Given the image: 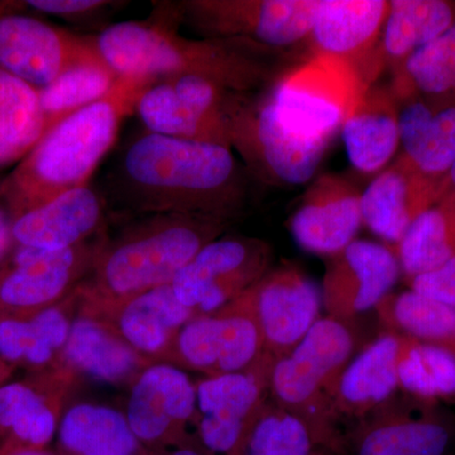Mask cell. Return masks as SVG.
Wrapping results in <instances>:
<instances>
[{"mask_svg": "<svg viewBox=\"0 0 455 455\" xmlns=\"http://www.w3.org/2000/svg\"><path fill=\"white\" fill-rule=\"evenodd\" d=\"M350 164L364 173L383 169L400 146L398 103L387 86L371 84L343 127Z\"/></svg>", "mask_w": 455, "mask_h": 455, "instance_id": "cell-26", "label": "cell"}, {"mask_svg": "<svg viewBox=\"0 0 455 455\" xmlns=\"http://www.w3.org/2000/svg\"><path fill=\"white\" fill-rule=\"evenodd\" d=\"M104 217L106 204L95 188L89 184L73 188L14 218V245L50 252L70 250L99 235Z\"/></svg>", "mask_w": 455, "mask_h": 455, "instance_id": "cell-18", "label": "cell"}, {"mask_svg": "<svg viewBox=\"0 0 455 455\" xmlns=\"http://www.w3.org/2000/svg\"><path fill=\"white\" fill-rule=\"evenodd\" d=\"M449 181H451V188H455V163L451 167V173H449Z\"/></svg>", "mask_w": 455, "mask_h": 455, "instance_id": "cell-45", "label": "cell"}, {"mask_svg": "<svg viewBox=\"0 0 455 455\" xmlns=\"http://www.w3.org/2000/svg\"><path fill=\"white\" fill-rule=\"evenodd\" d=\"M262 350L256 320L235 300L212 315L193 317L180 331L166 362L212 377L251 371Z\"/></svg>", "mask_w": 455, "mask_h": 455, "instance_id": "cell-11", "label": "cell"}, {"mask_svg": "<svg viewBox=\"0 0 455 455\" xmlns=\"http://www.w3.org/2000/svg\"><path fill=\"white\" fill-rule=\"evenodd\" d=\"M44 134L40 90L0 68V136L25 157Z\"/></svg>", "mask_w": 455, "mask_h": 455, "instance_id": "cell-35", "label": "cell"}, {"mask_svg": "<svg viewBox=\"0 0 455 455\" xmlns=\"http://www.w3.org/2000/svg\"><path fill=\"white\" fill-rule=\"evenodd\" d=\"M455 257V188L424 212L398 243L397 259L410 277L427 274Z\"/></svg>", "mask_w": 455, "mask_h": 455, "instance_id": "cell-32", "label": "cell"}, {"mask_svg": "<svg viewBox=\"0 0 455 455\" xmlns=\"http://www.w3.org/2000/svg\"><path fill=\"white\" fill-rule=\"evenodd\" d=\"M27 4L51 16L80 20L110 7L113 3L106 0H29Z\"/></svg>", "mask_w": 455, "mask_h": 455, "instance_id": "cell-40", "label": "cell"}, {"mask_svg": "<svg viewBox=\"0 0 455 455\" xmlns=\"http://www.w3.org/2000/svg\"><path fill=\"white\" fill-rule=\"evenodd\" d=\"M106 239L70 250L16 247L0 266V317H28L65 301L88 276Z\"/></svg>", "mask_w": 455, "mask_h": 455, "instance_id": "cell-8", "label": "cell"}, {"mask_svg": "<svg viewBox=\"0 0 455 455\" xmlns=\"http://www.w3.org/2000/svg\"><path fill=\"white\" fill-rule=\"evenodd\" d=\"M311 455H334V454H331V453H324V451H314L313 454Z\"/></svg>", "mask_w": 455, "mask_h": 455, "instance_id": "cell-47", "label": "cell"}, {"mask_svg": "<svg viewBox=\"0 0 455 455\" xmlns=\"http://www.w3.org/2000/svg\"><path fill=\"white\" fill-rule=\"evenodd\" d=\"M353 338L335 319L317 320L272 370V390L281 403L298 406L311 400L352 355Z\"/></svg>", "mask_w": 455, "mask_h": 455, "instance_id": "cell-20", "label": "cell"}, {"mask_svg": "<svg viewBox=\"0 0 455 455\" xmlns=\"http://www.w3.org/2000/svg\"><path fill=\"white\" fill-rule=\"evenodd\" d=\"M390 89L397 103L412 98L455 101V25L397 68Z\"/></svg>", "mask_w": 455, "mask_h": 455, "instance_id": "cell-31", "label": "cell"}, {"mask_svg": "<svg viewBox=\"0 0 455 455\" xmlns=\"http://www.w3.org/2000/svg\"><path fill=\"white\" fill-rule=\"evenodd\" d=\"M449 180L427 178L398 157L362 194L363 223L391 243H400L424 212L451 190Z\"/></svg>", "mask_w": 455, "mask_h": 455, "instance_id": "cell-15", "label": "cell"}, {"mask_svg": "<svg viewBox=\"0 0 455 455\" xmlns=\"http://www.w3.org/2000/svg\"><path fill=\"white\" fill-rule=\"evenodd\" d=\"M224 220L184 214H149L113 242L104 241L77 289L79 311L106 309L172 283L180 269L217 239Z\"/></svg>", "mask_w": 455, "mask_h": 455, "instance_id": "cell-4", "label": "cell"}, {"mask_svg": "<svg viewBox=\"0 0 455 455\" xmlns=\"http://www.w3.org/2000/svg\"><path fill=\"white\" fill-rule=\"evenodd\" d=\"M57 455H142L145 448L124 412L101 403H79L60 419Z\"/></svg>", "mask_w": 455, "mask_h": 455, "instance_id": "cell-27", "label": "cell"}, {"mask_svg": "<svg viewBox=\"0 0 455 455\" xmlns=\"http://www.w3.org/2000/svg\"><path fill=\"white\" fill-rule=\"evenodd\" d=\"M8 370V367L5 366L4 363H3L2 361H0V379H2V374L5 372V371Z\"/></svg>", "mask_w": 455, "mask_h": 455, "instance_id": "cell-46", "label": "cell"}, {"mask_svg": "<svg viewBox=\"0 0 455 455\" xmlns=\"http://www.w3.org/2000/svg\"><path fill=\"white\" fill-rule=\"evenodd\" d=\"M77 290L55 307L28 317H0V361L5 366L52 371L64 349L77 305Z\"/></svg>", "mask_w": 455, "mask_h": 455, "instance_id": "cell-25", "label": "cell"}, {"mask_svg": "<svg viewBox=\"0 0 455 455\" xmlns=\"http://www.w3.org/2000/svg\"><path fill=\"white\" fill-rule=\"evenodd\" d=\"M156 79L119 76L112 90L47 132L0 181L14 218L73 188L89 184L109 152L123 121L136 110L140 95Z\"/></svg>", "mask_w": 455, "mask_h": 455, "instance_id": "cell-2", "label": "cell"}, {"mask_svg": "<svg viewBox=\"0 0 455 455\" xmlns=\"http://www.w3.org/2000/svg\"><path fill=\"white\" fill-rule=\"evenodd\" d=\"M103 319L147 361L166 362L173 341L196 314L176 298L171 283L106 309L80 311Z\"/></svg>", "mask_w": 455, "mask_h": 455, "instance_id": "cell-21", "label": "cell"}, {"mask_svg": "<svg viewBox=\"0 0 455 455\" xmlns=\"http://www.w3.org/2000/svg\"><path fill=\"white\" fill-rule=\"evenodd\" d=\"M70 379L52 371L46 385L0 383V454L46 451L56 438L61 396Z\"/></svg>", "mask_w": 455, "mask_h": 455, "instance_id": "cell-22", "label": "cell"}, {"mask_svg": "<svg viewBox=\"0 0 455 455\" xmlns=\"http://www.w3.org/2000/svg\"><path fill=\"white\" fill-rule=\"evenodd\" d=\"M152 362L122 339L103 319L80 313L53 370L110 386L131 385Z\"/></svg>", "mask_w": 455, "mask_h": 455, "instance_id": "cell-23", "label": "cell"}, {"mask_svg": "<svg viewBox=\"0 0 455 455\" xmlns=\"http://www.w3.org/2000/svg\"><path fill=\"white\" fill-rule=\"evenodd\" d=\"M12 226H13V215L0 188V266L5 262L14 248Z\"/></svg>", "mask_w": 455, "mask_h": 455, "instance_id": "cell-41", "label": "cell"}, {"mask_svg": "<svg viewBox=\"0 0 455 455\" xmlns=\"http://www.w3.org/2000/svg\"><path fill=\"white\" fill-rule=\"evenodd\" d=\"M391 309L392 319L406 333L455 353L454 307L407 291L395 299Z\"/></svg>", "mask_w": 455, "mask_h": 455, "instance_id": "cell-38", "label": "cell"}, {"mask_svg": "<svg viewBox=\"0 0 455 455\" xmlns=\"http://www.w3.org/2000/svg\"><path fill=\"white\" fill-rule=\"evenodd\" d=\"M142 455H212L203 447L202 444H196V443H188L185 445H180V447L167 449L163 451H143Z\"/></svg>", "mask_w": 455, "mask_h": 455, "instance_id": "cell-42", "label": "cell"}, {"mask_svg": "<svg viewBox=\"0 0 455 455\" xmlns=\"http://www.w3.org/2000/svg\"><path fill=\"white\" fill-rule=\"evenodd\" d=\"M370 85L348 60L314 52L280 77L269 97L287 127L307 139L331 142Z\"/></svg>", "mask_w": 455, "mask_h": 455, "instance_id": "cell-6", "label": "cell"}, {"mask_svg": "<svg viewBox=\"0 0 455 455\" xmlns=\"http://www.w3.org/2000/svg\"><path fill=\"white\" fill-rule=\"evenodd\" d=\"M196 386L194 425L200 444L212 455H235L260 409L262 381L244 371L206 377Z\"/></svg>", "mask_w": 455, "mask_h": 455, "instance_id": "cell-14", "label": "cell"}, {"mask_svg": "<svg viewBox=\"0 0 455 455\" xmlns=\"http://www.w3.org/2000/svg\"><path fill=\"white\" fill-rule=\"evenodd\" d=\"M196 411V386L188 374L154 362L131 383L124 415L146 451H163L191 443L187 431Z\"/></svg>", "mask_w": 455, "mask_h": 455, "instance_id": "cell-10", "label": "cell"}, {"mask_svg": "<svg viewBox=\"0 0 455 455\" xmlns=\"http://www.w3.org/2000/svg\"><path fill=\"white\" fill-rule=\"evenodd\" d=\"M455 25V3L392 0L382 32V57L396 70L412 53Z\"/></svg>", "mask_w": 455, "mask_h": 455, "instance_id": "cell-28", "label": "cell"}, {"mask_svg": "<svg viewBox=\"0 0 455 455\" xmlns=\"http://www.w3.org/2000/svg\"><path fill=\"white\" fill-rule=\"evenodd\" d=\"M398 104L401 157L427 178L449 180L455 163V101L412 98Z\"/></svg>", "mask_w": 455, "mask_h": 455, "instance_id": "cell-24", "label": "cell"}, {"mask_svg": "<svg viewBox=\"0 0 455 455\" xmlns=\"http://www.w3.org/2000/svg\"><path fill=\"white\" fill-rule=\"evenodd\" d=\"M20 158H23L22 155L17 152L16 149L12 148L0 136V164L12 163V161L20 160Z\"/></svg>", "mask_w": 455, "mask_h": 455, "instance_id": "cell-43", "label": "cell"}, {"mask_svg": "<svg viewBox=\"0 0 455 455\" xmlns=\"http://www.w3.org/2000/svg\"><path fill=\"white\" fill-rule=\"evenodd\" d=\"M0 455H53L46 451H13L2 453Z\"/></svg>", "mask_w": 455, "mask_h": 455, "instance_id": "cell-44", "label": "cell"}, {"mask_svg": "<svg viewBox=\"0 0 455 455\" xmlns=\"http://www.w3.org/2000/svg\"><path fill=\"white\" fill-rule=\"evenodd\" d=\"M314 444L310 427L298 415L259 409L235 455H311Z\"/></svg>", "mask_w": 455, "mask_h": 455, "instance_id": "cell-37", "label": "cell"}, {"mask_svg": "<svg viewBox=\"0 0 455 455\" xmlns=\"http://www.w3.org/2000/svg\"><path fill=\"white\" fill-rule=\"evenodd\" d=\"M412 291L455 307V257L440 267L412 278Z\"/></svg>", "mask_w": 455, "mask_h": 455, "instance_id": "cell-39", "label": "cell"}, {"mask_svg": "<svg viewBox=\"0 0 455 455\" xmlns=\"http://www.w3.org/2000/svg\"><path fill=\"white\" fill-rule=\"evenodd\" d=\"M247 172L227 147L147 132L123 152L114 187L142 214L226 220L243 208Z\"/></svg>", "mask_w": 455, "mask_h": 455, "instance_id": "cell-1", "label": "cell"}, {"mask_svg": "<svg viewBox=\"0 0 455 455\" xmlns=\"http://www.w3.org/2000/svg\"><path fill=\"white\" fill-rule=\"evenodd\" d=\"M230 148L248 172L266 184L295 187L309 181L322 164L329 140H311L287 127L269 92L230 90L224 103Z\"/></svg>", "mask_w": 455, "mask_h": 455, "instance_id": "cell-5", "label": "cell"}, {"mask_svg": "<svg viewBox=\"0 0 455 455\" xmlns=\"http://www.w3.org/2000/svg\"><path fill=\"white\" fill-rule=\"evenodd\" d=\"M94 38L42 22L37 18L0 17V68L41 90L71 66L97 55Z\"/></svg>", "mask_w": 455, "mask_h": 455, "instance_id": "cell-12", "label": "cell"}, {"mask_svg": "<svg viewBox=\"0 0 455 455\" xmlns=\"http://www.w3.org/2000/svg\"><path fill=\"white\" fill-rule=\"evenodd\" d=\"M252 314L263 349L295 347L317 322L323 295L315 283L295 268L266 274L235 299Z\"/></svg>", "mask_w": 455, "mask_h": 455, "instance_id": "cell-13", "label": "cell"}, {"mask_svg": "<svg viewBox=\"0 0 455 455\" xmlns=\"http://www.w3.org/2000/svg\"><path fill=\"white\" fill-rule=\"evenodd\" d=\"M388 11L386 0H317L309 37L314 52L348 60L374 82L379 65L372 53Z\"/></svg>", "mask_w": 455, "mask_h": 455, "instance_id": "cell-19", "label": "cell"}, {"mask_svg": "<svg viewBox=\"0 0 455 455\" xmlns=\"http://www.w3.org/2000/svg\"><path fill=\"white\" fill-rule=\"evenodd\" d=\"M97 49L119 76L167 79L200 76L232 92H254L268 82L263 47L244 40H190L161 20L119 22L94 38Z\"/></svg>", "mask_w": 455, "mask_h": 455, "instance_id": "cell-3", "label": "cell"}, {"mask_svg": "<svg viewBox=\"0 0 455 455\" xmlns=\"http://www.w3.org/2000/svg\"><path fill=\"white\" fill-rule=\"evenodd\" d=\"M400 269L397 254L385 245L355 239L331 256L322 293L326 307L341 315L372 309L396 284Z\"/></svg>", "mask_w": 455, "mask_h": 455, "instance_id": "cell-17", "label": "cell"}, {"mask_svg": "<svg viewBox=\"0 0 455 455\" xmlns=\"http://www.w3.org/2000/svg\"><path fill=\"white\" fill-rule=\"evenodd\" d=\"M118 77L100 52L68 68L40 90L44 134L71 114L106 97Z\"/></svg>", "mask_w": 455, "mask_h": 455, "instance_id": "cell-34", "label": "cell"}, {"mask_svg": "<svg viewBox=\"0 0 455 455\" xmlns=\"http://www.w3.org/2000/svg\"><path fill=\"white\" fill-rule=\"evenodd\" d=\"M136 112L149 133L230 148L226 125L196 113L179 98L166 80H156L143 92Z\"/></svg>", "mask_w": 455, "mask_h": 455, "instance_id": "cell-30", "label": "cell"}, {"mask_svg": "<svg viewBox=\"0 0 455 455\" xmlns=\"http://www.w3.org/2000/svg\"><path fill=\"white\" fill-rule=\"evenodd\" d=\"M268 262V248L256 239H214L180 269L171 287L196 316L212 315L265 276Z\"/></svg>", "mask_w": 455, "mask_h": 455, "instance_id": "cell-9", "label": "cell"}, {"mask_svg": "<svg viewBox=\"0 0 455 455\" xmlns=\"http://www.w3.org/2000/svg\"><path fill=\"white\" fill-rule=\"evenodd\" d=\"M317 0H191L176 14L208 38L283 49L310 37Z\"/></svg>", "mask_w": 455, "mask_h": 455, "instance_id": "cell-7", "label": "cell"}, {"mask_svg": "<svg viewBox=\"0 0 455 455\" xmlns=\"http://www.w3.org/2000/svg\"><path fill=\"white\" fill-rule=\"evenodd\" d=\"M403 340L383 335L341 373L338 395L350 409H366L387 400L396 388Z\"/></svg>", "mask_w": 455, "mask_h": 455, "instance_id": "cell-33", "label": "cell"}, {"mask_svg": "<svg viewBox=\"0 0 455 455\" xmlns=\"http://www.w3.org/2000/svg\"><path fill=\"white\" fill-rule=\"evenodd\" d=\"M397 379L406 391L416 396H453L455 353L436 344L403 340Z\"/></svg>", "mask_w": 455, "mask_h": 455, "instance_id": "cell-36", "label": "cell"}, {"mask_svg": "<svg viewBox=\"0 0 455 455\" xmlns=\"http://www.w3.org/2000/svg\"><path fill=\"white\" fill-rule=\"evenodd\" d=\"M453 434L433 419H390L363 427L341 453L349 455H448Z\"/></svg>", "mask_w": 455, "mask_h": 455, "instance_id": "cell-29", "label": "cell"}, {"mask_svg": "<svg viewBox=\"0 0 455 455\" xmlns=\"http://www.w3.org/2000/svg\"><path fill=\"white\" fill-rule=\"evenodd\" d=\"M363 223L362 194L338 175H324L307 188L290 229L296 243L309 252L333 254L355 241Z\"/></svg>", "mask_w": 455, "mask_h": 455, "instance_id": "cell-16", "label": "cell"}]
</instances>
